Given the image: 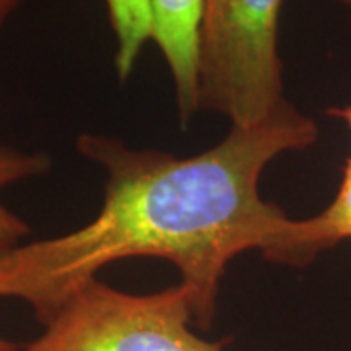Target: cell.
<instances>
[{"label": "cell", "instance_id": "cell-1", "mask_svg": "<svg viewBox=\"0 0 351 351\" xmlns=\"http://www.w3.org/2000/svg\"><path fill=\"white\" fill-rule=\"evenodd\" d=\"M316 137V123L287 100L188 158L82 135L76 149L106 170L100 213L63 237L0 250V297L27 302L45 326L101 267L160 258L178 267L191 295L193 324L209 330L228 263L248 250L276 262L287 239L293 219L260 195L265 166Z\"/></svg>", "mask_w": 351, "mask_h": 351}, {"label": "cell", "instance_id": "cell-2", "mask_svg": "<svg viewBox=\"0 0 351 351\" xmlns=\"http://www.w3.org/2000/svg\"><path fill=\"white\" fill-rule=\"evenodd\" d=\"M281 6L283 0H203L197 112L244 127L285 101L277 47Z\"/></svg>", "mask_w": 351, "mask_h": 351}, {"label": "cell", "instance_id": "cell-3", "mask_svg": "<svg viewBox=\"0 0 351 351\" xmlns=\"http://www.w3.org/2000/svg\"><path fill=\"white\" fill-rule=\"evenodd\" d=\"M191 324L184 285L131 295L92 279L18 351H223V343L203 339Z\"/></svg>", "mask_w": 351, "mask_h": 351}, {"label": "cell", "instance_id": "cell-4", "mask_svg": "<svg viewBox=\"0 0 351 351\" xmlns=\"http://www.w3.org/2000/svg\"><path fill=\"white\" fill-rule=\"evenodd\" d=\"M151 39L172 73L182 123L197 112V64L203 0H149Z\"/></svg>", "mask_w": 351, "mask_h": 351}, {"label": "cell", "instance_id": "cell-5", "mask_svg": "<svg viewBox=\"0 0 351 351\" xmlns=\"http://www.w3.org/2000/svg\"><path fill=\"white\" fill-rule=\"evenodd\" d=\"M348 239H351V156L343 166L338 193L326 209L311 219L291 221L285 246L276 263L304 267L318 254Z\"/></svg>", "mask_w": 351, "mask_h": 351}, {"label": "cell", "instance_id": "cell-6", "mask_svg": "<svg viewBox=\"0 0 351 351\" xmlns=\"http://www.w3.org/2000/svg\"><path fill=\"white\" fill-rule=\"evenodd\" d=\"M51 168V158L45 152H22L0 145V191L16 182L45 174ZM32 232L22 217L12 213L0 199V250L22 244Z\"/></svg>", "mask_w": 351, "mask_h": 351}, {"label": "cell", "instance_id": "cell-7", "mask_svg": "<svg viewBox=\"0 0 351 351\" xmlns=\"http://www.w3.org/2000/svg\"><path fill=\"white\" fill-rule=\"evenodd\" d=\"M115 34V69L121 80L133 73L145 43L151 39L149 0H106Z\"/></svg>", "mask_w": 351, "mask_h": 351}, {"label": "cell", "instance_id": "cell-8", "mask_svg": "<svg viewBox=\"0 0 351 351\" xmlns=\"http://www.w3.org/2000/svg\"><path fill=\"white\" fill-rule=\"evenodd\" d=\"M22 4V0H0V25Z\"/></svg>", "mask_w": 351, "mask_h": 351}, {"label": "cell", "instance_id": "cell-9", "mask_svg": "<svg viewBox=\"0 0 351 351\" xmlns=\"http://www.w3.org/2000/svg\"><path fill=\"white\" fill-rule=\"evenodd\" d=\"M328 113L334 115V117H338V119H341L346 125L350 127L351 131V104L343 106V108H332V110H328Z\"/></svg>", "mask_w": 351, "mask_h": 351}, {"label": "cell", "instance_id": "cell-10", "mask_svg": "<svg viewBox=\"0 0 351 351\" xmlns=\"http://www.w3.org/2000/svg\"><path fill=\"white\" fill-rule=\"evenodd\" d=\"M18 350H20V346H18V343L0 338V351H18Z\"/></svg>", "mask_w": 351, "mask_h": 351}, {"label": "cell", "instance_id": "cell-11", "mask_svg": "<svg viewBox=\"0 0 351 351\" xmlns=\"http://www.w3.org/2000/svg\"><path fill=\"white\" fill-rule=\"evenodd\" d=\"M338 2L343 6V8H348V12H350V18H351V0H338Z\"/></svg>", "mask_w": 351, "mask_h": 351}]
</instances>
